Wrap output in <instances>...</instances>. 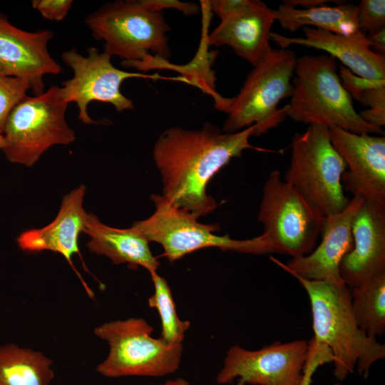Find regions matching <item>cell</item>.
<instances>
[{"label":"cell","mask_w":385,"mask_h":385,"mask_svg":"<svg viewBox=\"0 0 385 385\" xmlns=\"http://www.w3.org/2000/svg\"><path fill=\"white\" fill-rule=\"evenodd\" d=\"M262 134L259 124L232 133L210 123L197 130L173 127L164 130L153 149L162 179V195L197 219L210 214L217 202L207 193V187L224 166L247 149L274 153L250 143V137Z\"/></svg>","instance_id":"1"},{"label":"cell","mask_w":385,"mask_h":385,"mask_svg":"<svg viewBox=\"0 0 385 385\" xmlns=\"http://www.w3.org/2000/svg\"><path fill=\"white\" fill-rule=\"evenodd\" d=\"M293 277L310 301L314 334L311 340L331 351L335 378L344 381L356 366L358 374L366 379L371 365L385 358V345L359 327L351 308L350 288L344 282Z\"/></svg>","instance_id":"2"},{"label":"cell","mask_w":385,"mask_h":385,"mask_svg":"<svg viewBox=\"0 0 385 385\" xmlns=\"http://www.w3.org/2000/svg\"><path fill=\"white\" fill-rule=\"evenodd\" d=\"M293 92L286 116L304 124L337 127L354 133L384 135L364 120L342 86L337 61L329 54L297 58Z\"/></svg>","instance_id":"3"},{"label":"cell","mask_w":385,"mask_h":385,"mask_svg":"<svg viewBox=\"0 0 385 385\" xmlns=\"http://www.w3.org/2000/svg\"><path fill=\"white\" fill-rule=\"evenodd\" d=\"M84 22L93 38L104 42V52L122 58L124 67L135 68L155 54L166 60L171 56L170 25L161 11L144 6L140 0H117L87 15Z\"/></svg>","instance_id":"4"},{"label":"cell","mask_w":385,"mask_h":385,"mask_svg":"<svg viewBox=\"0 0 385 385\" xmlns=\"http://www.w3.org/2000/svg\"><path fill=\"white\" fill-rule=\"evenodd\" d=\"M346 170L330 140L329 128L312 125L304 132L294 133L284 180L324 217L343 211L350 201L342 184Z\"/></svg>","instance_id":"5"},{"label":"cell","mask_w":385,"mask_h":385,"mask_svg":"<svg viewBox=\"0 0 385 385\" xmlns=\"http://www.w3.org/2000/svg\"><path fill=\"white\" fill-rule=\"evenodd\" d=\"M150 199L154 212L145 220L135 221L130 228L149 242L160 245L163 255L170 262L207 247L250 255L276 253L263 233L246 240L219 235L215 234L220 230L219 225L200 222L189 212L172 205L162 195L153 194Z\"/></svg>","instance_id":"6"},{"label":"cell","mask_w":385,"mask_h":385,"mask_svg":"<svg viewBox=\"0 0 385 385\" xmlns=\"http://www.w3.org/2000/svg\"><path fill=\"white\" fill-rule=\"evenodd\" d=\"M153 327L143 318L130 317L98 325L94 334L108 342L107 357L96 371L107 378L163 377L180 367L183 346L152 337Z\"/></svg>","instance_id":"7"},{"label":"cell","mask_w":385,"mask_h":385,"mask_svg":"<svg viewBox=\"0 0 385 385\" xmlns=\"http://www.w3.org/2000/svg\"><path fill=\"white\" fill-rule=\"evenodd\" d=\"M297 58L289 48H272L253 66L238 94L231 98L222 130L232 133L259 124L265 133L282 123L287 106H277L292 94L291 79Z\"/></svg>","instance_id":"8"},{"label":"cell","mask_w":385,"mask_h":385,"mask_svg":"<svg viewBox=\"0 0 385 385\" xmlns=\"http://www.w3.org/2000/svg\"><path fill=\"white\" fill-rule=\"evenodd\" d=\"M68 105L58 86L24 98L4 125L2 151L6 158L11 163L31 167L51 146L73 143L75 132L66 120Z\"/></svg>","instance_id":"9"},{"label":"cell","mask_w":385,"mask_h":385,"mask_svg":"<svg viewBox=\"0 0 385 385\" xmlns=\"http://www.w3.org/2000/svg\"><path fill=\"white\" fill-rule=\"evenodd\" d=\"M324 218L282 179L279 170L270 173L263 186L257 220L276 253L297 257L312 252Z\"/></svg>","instance_id":"10"},{"label":"cell","mask_w":385,"mask_h":385,"mask_svg":"<svg viewBox=\"0 0 385 385\" xmlns=\"http://www.w3.org/2000/svg\"><path fill=\"white\" fill-rule=\"evenodd\" d=\"M63 61L69 66L73 76L61 83L60 92L63 99L69 104L75 103L78 108V120L89 125L95 123L88 113L92 101L111 104L117 112L132 110L134 105L120 91L122 83L133 78H163L155 74L128 72L115 67L111 56L100 52L95 47L87 48V55H81L76 48L62 53Z\"/></svg>","instance_id":"11"},{"label":"cell","mask_w":385,"mask_h":385,"mask_svg":"<svg viewBox=\"0 0 385 385\" xmlns=\"http://www.w3.org/2000/svg\"><path fill=\"white\" fill-rule=\"evenodd\" d=\"M308 342L276 341L257 350L231 346L217 375L218 384L299 385L304 376Z\"/></svg>","instance_id":"12"},{"label":"cell","mask_w":385,"mask_h":385,"mask_svg":"<svg viewBox=\"0 0 385 385\" xmlns=\"http://www.w3.org/2000/svg\"><path fill=\"white\" fill-rule=\"evenodd\" d=\"M333 146L344 160V190L353 197L385 207V136L329 128Z\"/></svg>","instance_id":"13"},{"label":"cell","mask_w":385,"mask_h":385,"mask_svg":"<svg viewBox=\"0 0 385 385\" xmlns=\"http://www.w3.org/2000/svg\"><path fill=\"white\" fill-rule=\"evenodd\" d=\"M53 36L48 29H19L0 14V73L26 80L34 95L43 93V77L63 71L48 49Z\"/></svg>","instance_id":"14"},{"label":"cell","mask_w":385,"mask_h":385,"mask_svg":"<svg viewBox=\"0 0 385 385\" xmlns=\"http://www.w3.org/2000/svg\"><path fill=\"white\" fill-rule=\"evenodd\" d=\"M363 202L361 199L353 197L343 211L325 217L321 242L309 254L292 257L286 264L274 257L270 260L292 276L308 280L344 282L339 267L342 258L353 248L351 225Z\"/></svg>","instance_id":"15"},{"label":"cell","mask_w":385,"mask_h":385,"mask_svg":"<svg viewBox=\"0 0 385 385\" xmlns=\"http://www.w3.org/2000/svg\"><path fill=\"white\" fill-rule=\"evenodd\" d=\"M351 232L353 248L339 267L341 279L350 289L385 272V207L364 201Z\"/></svg>","instance_id":"16"},{"label":"cell","mask_w":385,"mask_h":385,"mask_svg":"<svg viewBox=\"0 0 385 385\" xmlns=\"http://www.w3.org/2000/svg\"><path fill=\"white\" fill-rule=\"evenodd\" d=\"M274 21L273 9L264 2L244 0L239 8L220 19L207 43L217 47L229 46L254 66L272 48L270 34Z\"/></svg>","instance_id":"17"},{"label":"cell","mask_w":385,"mask_h":385,"mask_svg":"<svg viewBox=\"0 0 385 385\" xmlns=\"http://www.w3.org/2000/svg\"><path fill=\"white\" fill-rule=\"evenodd\" d=\"M304 36L288 37L271 32L270 41L280 48L299 45L324 51L342 62L354 74L369 79H385V55L374 52L361 30L344 35L310 26L303 27Z\"/></svg>","instance_id":"18"},{"label":"cell","mask_w":385,"mask_h":385,"mask_svg":"<svg viewBox=\"0 0 385 385\" xmlns=\"http://www.w3.org/2000/svg\"><path fill=\"white\" fill-rule=\"evenodd\" d=\"M86 187L81 185L62 199L55 219L41 228L21 232L16 239L19 248L26 252L52 251L61 255L79 277L90 297L93 294L84 282L72 262L74 255H80L79 235L84 232L88 214L83 208Z\"/></svg>","instance_id":"19"},{"label":"cell","mask_w":385,"mask_h":385,"mask_svg":"<svg viewBox=\"0 0 385 385\" xmlns=\"http://www.w3.org/2000/svg\"><path fill=\"white\" fill-rule=\"evenodd\" d=\"M90 240L86 246L95 255L108 257L115 265L138 266L149 273L157 271L160 262L152 253L149 242L130 227L120 229L103 223L98 217L88 213L84 230Z\"/></svg>","instance_id":"20"},{"label":"cell","mask_w":385,"mask_h":385,"mask_svg":"<svg viewBox=\"0 0 385 385\" xmlns=\"http://www.w3.org/2000/svg\"><path fill=\"white\" fill-rule=\"evenodd\" d=\"M273 14L275 21L291 32L309 26L344 35L359 30L357 6L352 3L343 2L335 6L324 4L309 9L293 8L281 4L277 9H273Z\"/></svg>","instance_id":"21"},{"label":"cell","mask_w":385,"mask_h":385,"mask_svg":"<svg viewBox=\"0 0 385 385\" xmlns=\"http://www.w3.org/2000/svg\"><path fill=\"white\" fill-rule=\"evenodd\" d=\"M52 364L42 352L12 343L0 345V385H49Z\"/></svg>","instance_id":"22"},{"label":"cell","mask_w":385,"mask_h":385,"mask_svg":"<svg viewBox=\"0 0 385 385\" xmlns=\"http://www.w3.org/2000/svg\"><path fill=\"white\" fill-rule=\"evenodd\" d=\"M351 304L359 327L369 337L385 332V272L350 289Z\"/></svg>","instance_id":"23"},{"label":"cell","mask_w":385,"mask_h":385,"mask_svg":"<svg viewBox=\"0 0 385 385\" xmlns=\"http://www.w3.org/2000/svg\"><path fill=\"white\" fill-rule=\"evenodd\" d=\"M339 71L342 86L350 96L368 108L359 113L361 118L382 128L385 125V79L362 78L344 66Z\"/></svg>","instance_id":"24"},{"label":"cell","mask_w":385,"mask_h":385,"mask_svg":"<svg viewBox=\"0 0 385 385\" xmlns=\"http://www.w3.org/2000/svg\"><path fill=\"white\" fill-rule=\"evenodd\" d=\"M154 285V293L148 299V304L155 309L161 321L160 338L171 345L183 344L185 332L190 326L188 320H181L167 280L157 271L150 273Z\"/></svg>","instance_id":"25"},{"label":"cell","mask_w":385,"mask_h":385,"mask_svg":"<svg viewBox=\"0 0 385 385\" xmlns=\"http://www.w3.org/2000/svg\"><path fill=\"white\" fill-rule=\"evenodd\" d=\"M29 90L30 85L26 80L0 73V134L9 113L27 96Z\"/></svg>","instance_id":"26"},{"label":"cell","mask_w":385,"mask_h":385,"mask_svg":"<svg viewBox=\"0 0 385 385\" xmlns=\"http://www.w3.org/2000/svg\"><path fill=\"white\" fill-rule=\"evenodd\" d=\"M356 6L359 30L373 34L385 29L384 0H361Z\"/></svg>","instance_id":"27"},{"label":"cell","mask_w":385,"mask_h":385,"mask_svg":"<svg viewBox=\"0 0 385 385\" xmlns=\"http://www.w3.org/2000/svg\"><path fill=\"white\" fill-rule=\"evenodd\" d=\"M73 4L72 0H33L32 7L41 15L49 21H60L63 20Z\"/></svg>","instance_id":"28"},{"label":"cell","mask_w":385,"mask_h":385,"mask_svg":"<svg viewBox=\"0 0 385 385\" xmlns=\"http://www.w3.org/2000/svg\"><path fill=\"white\" fill-rule=\"evenodd\" d=\"M146 8L157 11L163 9H175L188 16L198 14L200 8L194 2H183L177 0H140Z\"/></svg>","instance_id":"29"},{"label":"cell","mask_w":385,"mask_h":385,"mask_svg":"<svg viewBox=\"0 0 385 385\" xmlns=\"http://www.w3.org/2000/svg\"><path fill=\"white\" fill-rule=\"evenodd\" d=\"M371 48L376 53L384 55L385 53V29L366 36Z\"/></svg>","instance_id":"30"},{"label":"cell","mask_w":385,"mask_h":385,"mask_svg":"<svg viewBox=\"0 0 385 385\" xmlns=\"http://www.w3.org/2000/svg\"><path fill=\"white\" fill-rule=\"evenodd\" d=\"M330 1L327 0H284L282 1V4L296 8L297 6H299L300 9H309L318 6L326 4Z\"/></svg>","instance_id":"31"},{"label":"cell","mask_w":385,"mask_h":385,"mask_svg":"<svg viewBox=\"0 0 385 385\" xmlns=\"http://www.w3.org/2000/svg\"><path fill=\"white\" fill-rule=\"evenodd\" d=\"M158 385H190V383L183 378H177L173 380H168L165 383Z\"/></svg>","instance_id":"32"},{"label":"cell","mask_w":385,"mask_h":385,"mask_svg":"<svg viewBox=\"0 0 385 385\" xmlns=\"http://www.w3.org/2000/svg\"><path fill=\"white\" fill-rule=\"evenodd\" d=\"M312 379L310 378H305L303 376V379L299 385H311Z\"/></svg>","instance_id":"33"},{"label":"cell","mask_w":385,"mask_h":385,"mask_svg":"<svg viewBox=\"0 0 385 385\" xmlns=\"http://www.w3.org/2000/svg\"><path fill=\"white\" fill-rule=\"evenodd\" d=\"M5 146V140L3 135L0 134V150H2Z\"/></svg>","instance_id":"34"},{"label":"cell","mask_w":385,"mask_h":385,"mask_svg":"<svg viewBox=\"0 0 385 385\" xmlns=\"http://www.w3.org/2000/svg\"><path fill=\"white\" fill-rule=\"evenodd\" d=\"M334 385H342V384H339V383H336V384H334Z\"/></svg>","instance_id":"35"}]
</instances>
